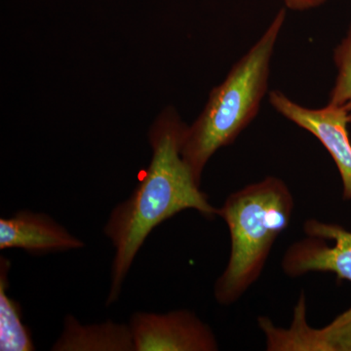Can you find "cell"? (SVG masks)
I'll list each match as a JSON object with an SVG mask.
<instances>
[{"label": "cell", "mask_w": 351, "mask_h": 351, "mask_svg": "<svg viewBox=\"0 0 351 351\" xmlns=\"http://www.w3.org/2000/svg\"><path fill=\"white\" fill-rule=\"evenodd\" d=\"M10 262L0 258V350L32 351L36 350L29 328L22 322L21 306L7 295Z\"/></svg>", "instance_id": "30bf717a"}, {"label": "cell", "mask_w": 351, "mask_h": 351, "mask_svg": "<svg viewBox=\"0 0 351 351\" xmlns=\"http://www.w3.org/2000/svg\"><path fill=\"white\" fill-rule=\"evenodd\" d=\"M84 243L45 214L20 211L0 219V249H23L32 255L73 250Z\"/></svg>", "instance_id": "ba28073f"}, {"label": "cell", "mask_w": 351, "mask_h": 351, "mask_svg": "<svg viewBox=\"0 0 351 351\" xmlns=\"http://www.w3.org/2000/svg\"><path fill=\"white\" fill-rule=\"evenodd\" d=\"M269 101L277 112L313 134L327 149L341 175L343 198L350 200L351 142L348 130L350 123L348 114L330 104L322 108L302 107L277 90L270 93Z\"/></svg>", "instance_id": "8992f818"}, {"label": "cell", "mask_w": 351, "mask_h": 351, "mask_svg": "<svg viewBox=\"0 0 351 351\" xmlns=\"http://www.w3.org/2000/svg\"><path fill=\"white\" fill-rule=\"evenodd\" d=\"M304 230L306 239L286 251L283 271L293 278L308 272H331L339 280L351 283V232L314 219H307Z\"/></svg>", "instance_id": "277c9868"}, {"label": "cell", "mask_w": 351, "mask_h": 351, "mask_svg": "<svg viewBox=\"0 0 351 351\" xmlns=\"http://www.w3.org/2000/svg\"><path fill=\"white\" fill-rule=\"evenodd\" d=\"M188 127L175 113H164L151 133L152 159L144 178L128 199L113 209L106 235L115 249L107 306L114 304L134 258L149 233L166 219L186 209L205 218L219 216V208L202 193L182 156Z\"/></svg>", "instance_id": "6da1fadb"}, {"label": "cell", "mask_w": 351, "mask_h": 351, "mask_svg": "<svg viewBox=\"0 0 351 351\" xmlns=\"http://www.w3.org/2000/svg\"><path fill=\"white\" fill-rule=\"evenodd\" d=\"M294 205L287 184L267 177L232 193L219 208L230 235L228 265L214 286L219 304H234L258 280L274 242L287 230Z\"/></svg>", "instance_id": "7a4b0ae2"}, {"label": "cell", "mask_w": 351, "mask_h": 351, "mask_svg": "<svg viewBox=\"0 0 351 351\" xmlns=\"http://www.w3.org/2000/svg\"><path fill=\"white\" fill-rule=\"evenodd\" d=\"M285 18L282 9L255 45L232 66L225 82L211 92L204 110L186 129L182 156L199 184L203 169L215 152L232 144L258 114Z\"/></svg>", "instance_id": "3957f363"}, {"label": "cell", "mask_w": 351, "mask_h": 351, "mask_svg": "<svg viewBox=\"0 0 351 351\" xmlns=\"http://www.w3.org/2000/svg\"><path fill=\"white\" fill-rule=\"evenodd\" d=\"M58 351H134L130 326L107 322L82 325L73 316L64 318V331L53 346Z\"/></svg>", "instance_id": "9c48e42d"}, {"label": "cell", "mask_w": 351, "mask_h": 351, "mask_svg": "<svg viewBox=\"0 0 351 351\" xmlns=\"http://www.w3.org/2000/svg\"><path fill=\"white\" fill-rule=\"evenodd\" d=\"M136 351H215L211 328L189 311L165 314L138 313L131 318Z\"/></svg>", "instance_id": "5b68a950"}, {"label": "cell", "mask_w": 351, "mask_h": 351, "mask_svg": "<svg viewBox=\"0 0 351 351\" xmlns=\"http://www.w3.org/2000/svg\"><path fill=\"white\" fill-rule=\"evenodd\" d=\"M306 298L300 295L290 327H277L261 316L258 324L269 351H351V307L326 327L315 329L306 321Z\"/></svg>", "instance_id": "52a82bcc"}, {"label": "cell", "mask_w": 351, "mask_h": 351, "mask_svg": "<svg viewBox=\"0 0 351 351\" xmlns=\"http://www.w3.org/2000/svg\"><path fill=\"white\" fill-rule=\"evenodd\" d=\"M326 1L327 0H284L288 8L295 11H304L314 8Z\"/></svg>", "instance_id": "7c38bea8"}, {"label": "cell", "mask_w": 351, "mask_h": 351, "mask_svg": "<svg viewBox=\"0 0 351 351\" xmlns=\"http://www.w3.org/2000/svg\"><path fill=\"white\" fill-rule=\"evenodd\" d=\"M334 61L338 76L330 94L329 104L343 110L351 123V24L346 38L335 50Z\"/></svg>", "instance_id": "8fae6325"}]
</instances>
